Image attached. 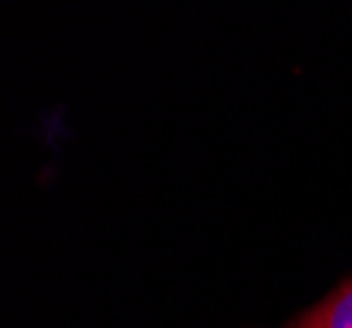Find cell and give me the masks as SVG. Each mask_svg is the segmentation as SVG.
Wrapping results in <instances>:
<instances>
[{
    "mask_svg": "<svg viewBox=\"0 0 352 328\" xmlns=\"http://www.w3.org/2000/svg\"><path fill=\"white\" fill-rule=\"evenodd\" d=\"M289 328H352V279L297 315Z\"/></svg>",
    "mask_w": 352,
    "mask_h": 328,
    "instance_id": "cell-1",
    "label": "cell"
}]
</instances>
